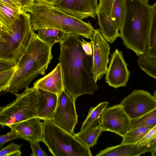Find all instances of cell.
I'll use <instances>...</instances> for the list:
<instances>
[{
  "label": "cell",
  "mask_w": 156,
  "mask_h": 156,
  "mask_svg": "<svg viewBox=\"0 0 156 156\" xmlns=\"http://www.w3.org/2000/svg\"><path fill=\"white\" fill-rule=\"evenodd\" d=\"M153 128L145 126L130 129L122 137V140L121 144L136 143Z\"/></svg>",
  "instance_id": "484cf974"
},
{
  "label": "cell",
  "mask_w": 156,
  "mask_h": 156,
  "mask_svg": "<svg viewBox=\"0 0 156 156\" xmlns=\"http://www.w3.org/2000/svg\"><path fill=\"white\" fill-rule=\"evenodd\" d=\"M21 9L30 14L34 31L43 28L54 29L90 39L93 34L94 29L89 22L83 21L41 0L35 1Z\"/></svg>",
  "instance_id": "7a4b0ae2"
},
{
  "label": "cell",
  "mask_w": 156,
  "mask_h": 156,
  "mask_svg": "<svg viewBox=\"0 0 156 156\" xmlns=\"http://www.w3.org/2000/svg\"><path fill=\"white\" fill-rule=\"evenodd\" d=\"M22 146V144L11 143L0 150V156H20L22 153L20 149Z\"/></svg>",
  "instance_id": "f1b7e54d"
},
{
  "label": "cell",
  "mask_w": 156,
  "mask_h": 156,
  "mask_svg": "<svg viewBox=\"0 0 156 156\" xmlns=\"http://www.w3.org/2000/svg\"><path fill=\"white\" fill-rule=\"evenodd\" d=\"M90 39L93 49L92 72L94 80L97 82L101 79L107 71L110 48L99 29L94 30Z\"/></svg>",
  "instance_id": "30bf717a"
},
{
  "label": "cell",
  "mask_w": 156,
  "mask_h": 156,
  "mask_svg": "<svg viewBox=\"0 0 156 156\" xmlns=\"http://www.w3.org/2000/svg\"><path fill=\"white\" fill-rule=\"evenodd\" d=\"M37 30L39 38L51 47L56 43L61 42L68 34L59 30L52 28H43Z\"/></svg>",
  "instance_id": "7402d4cb"
},
{
  "label": "cell",
  "mask_w": 156,
  "mask_h": 156,
  "mask_svg": "<svg viewBox=\"0 0 156 156\" xmlns=\"http://www.w3.org/2000/svg\"><path fill=\"white\" fill-rule=\"evenodd\" d=\"M138 63L140 67L150 76L156 78V56L144 54L139 56Z\"/></svg>",
  "instance_id": "d4e9b609"
},
{
  "label": "cell",
  "mask_w": 156,
  "mask_h": 156,
  "mask_svg": "<svg viewBox=\"0 0 156 156\" xmlns=\"http://www.w3.org/2000/svg\"><path fill=\"white\" fill-rule=\"evenodd\" d=\"M1 26L0 59L16 64L36 34L32 29L30 15L23 11L12 24Z\"/></svg>",
  "instance_id": "5b68a950"
},
{
  "label": "cell",
  "mask_w": 156,
  "mask_h": 156,
  "mask_svg": "<svg viewBox=\"0 0 156 156\" xmlns=\"http://www.w3.org/2000/svg\"><path fill=\"white\" fill-rule=\"evenodd\" d=\"M125 10L119 37L137 56L146 49L151 20L150 5L143 0H124Z\"/></svg>",
  "instance_id": "3957f363"
},
{
  "label": "cell",
  "mask_w": 156,
  "mask_h": 156,
  "mask_svg": "<svg viewBox=\"0 0 156 156\" xmlns=\"http://www.w3.org/2000/svg\"><path fill=\"white\" fill-rule=\"evenodd\" d=\"M1 27H0V32L1 31Z\"/></svg>",
  "instance_id": "ab89813d"
},
{
  "label": "cell",
  "mask_w": 156,
  "mask_h": 156,
  "mask_svg": "<svg viewBox=\"0 0 156 156\" xmlns=\"http://www.w3.org/2000/svg\"></svg>",
  "instance_id": "b9f144b4"
},
{
  "label": "cell",
  "mask_w": 156,
  "mask_h": 156,
  "mask_svg": "<svg viewBox=\"0 0 156 156\" xmlns=\"http://www.w3.org/2000/svg\"><path fill=\"white\" fill-rule=\"evenodd\" d=\"M2 108V106L1 105H0V111L1 110V109Z\"/></svg>",
  "instance_id": "f35d334b"
},
{
  "label": "cell",
  "mask_w": 156,
  "mask_h": 156,
  "mask_svg": "<svg viewBox=\"0 0 156 156\" xmlns=\"http://www.w3.org/2000/svg\"><path fill=\"white\" fill-rule=\"evenodd\" d=\"M49 4L54 5L58 0H41Z\"/></svg>",
  "instance_id": "8d00e7d4"
},
{
  "label": "cell",
  "mask_w": 156,
  "mask_h": 156,
  "mask_svg": "<svg viewBox=\"0 0 156 156\" xmlns=\"http://www.w3.org/2000/svg\"><path fill=\"white\" fill-rule=\"evenodd\" d=\"M124 0H99L95 14L103 13L111 20L120 28L125 10Z\"/></svg>",
  "instance_id": "e0dca14e"
},
{
  "label": "cell",
  "mask_w": 156,
  "mask_h": 156,
  "mask_svg": "<svg viewBox=\"0 0 156 156\" xmlns=\"http://www.w3.org/2000/svg\"><path fill=\"white\" fill-rule=\"evenodd\" d=\"M0 1L5 3L12 7L20 9L16 3L12 0H0Z\"/></svg>",
  "instance_id": "d590c367"
},
{
  "label": "cell",
  "mask_w": 156,
  "mask_h": 156,
  "mask_svg": "<svg viewBox=\"0 0 156 156\" xmlns=\"http://www.w3.org/2000/svg\"><path fill=\"white\" fill-rule=\"evenodd\" d=\"M81 41L79 36L68 34L59 44L64 88L75 101L83 95H93L98 88L92 72V55L85 54Z\"/></svg>",
  "instance_id": "6da1fadb"
},
{
  "label": "cell",
  "mask_w": 156,
  "mask_h": 156,
  "mask_svg": "<svg viewBox=\"0 0 156 156\" xmlns=\"http://www.w3.org/2000/svg\"><path fill=\"white\" fill-rule=\"evenodd\" d=\"M143 0L144 1V2H145L148 3V2L149 0Z\"/></svg>",
  "instance_id": "74e56055"
},
{
  "label": "cell",
  "mask_w": 156,
  "mask_h": 156,
  "mask_svg": "<svg viewBox=\"0 0 156 156\" xmlns=\"http://www.w3.org/2000/svg\"><path fill=\"white\" fill-rule=\"evenodd\" d=\"M37 90L40 94L37 117L44 121L51 120L56 107L58 95L41 89Z\"/></svg>",
  "instance_id": "ac0fdd59"
},
{
  "label": "cell",
  "mask_w": 156,
  "mask_h": 156,
  "mask_svg": "<svg viewBox=\"0 0 156 156\" xmlns=\"http://www.w3.org/2000/svg\"><path fill=\"white\" fill-rule=\"evenodd\" d=\"M8 127L15 130L19 138L30 142L41 141L43 131V122L38 117L28 119L9 125Z\"/></svg>",
  "instance_id": "9a60e30c"
},
{
  "label": "cell",
  "mask_w": 156,
  "mask_h": 156,
  "mask_svg": "<svg viewBox=\"0 0 156 156\" xmlns=\"http://www.w3.org/2000/svg\"><path fill=\"white\" fill-rule=\"evenodd\" d=\"M156 126V108L135 119L130 120V129L137 127Z\"/></svg>",
  "instance_id": "4316f807"
},
{
  "label": "cell",
  "mask_w": 156,
  "mask_h": 156,
  "mask_svg": "<svg viewBox=\"0 0 156 156\" xmlns=\"http://www.w3.org/2000/svg\"><path fill=\"white\" fill-rule=\"evenodd\" d=\"M1 25H0V27H1Z\"/></svg>",
  "instance_id": "60d3db41"
},
{
  "label": "cell",
  "mask_w": 156,
  "mask_h": 156,
  "mask_svg": "<svg viewBox=\"0 0 156 156\" xmlns=\"http://www.w3.org/2000/svg\"><path fill=\"white\" fill-rule=\"evenodd\" d=\"M33 87L40 89L58 95L64 89L61 68L59 63L49 74L37 80Z\"/></svg>",
  "instance_id": "2e32d148"
},
{
  "label": "cell",
  "mask_w": 156,
  "mask_h": 156,
  "mask_svg": "<svg viewBox=\"0 0 156 156\" xmlns=\"http://www.w3.org/2000/svg\"><path fill=\"white\" fill-rule=\"evenodd\" d=\"M17 68L15 66L12 68L0 73V95L6 92L9 82Z\"/></svg>",
  "instance_id": "83f0119b"
},
{
  "label": "cell",
  "mask_w": 156,
  "mask_h": 156,
  "mask_svg": "<svg viewBox=\"0 0 156 156\" xmlns=\"http://www.w3.org/2000/svg\"><path fill=\"white\" fill-rule=\"evenodd\" d=\"M156 141V126L152 128L136 143L144 145L152 143Z\"/></svg>",
  "instance_id": "f546056e"
},
{
  "label": "cell",
  "mask_w": 156,
  "mask_h": 156,
  "mask_svg": "<svg viewBox=\"0 0 156 156\" xmlns=\"http://www.w3.org/2000/svg\"><path fill=\"white\" fill-rule=\"evenodd\" d=\"M39 141L30 142V147L32 151L31 156H47L48 154L40 147Z\"/></svg>",
  "instance_id": "1f68e13d"
},
{
  "label": "cell",
  "mask_w": 156,
  "mask_h": 156,
  "mask_svg": "<svg viewBox=\"0 0 156 156\" xmlns=\"http://www.w3.org/2000/svg\"><path fill=\"white\" fill-rule=\"evenodd\" d=\"M41 141L55 156H92L90 148L51 120H44Z\"/></svg>",
  "instance_id": "8992f818"
},
{
  "label": "cell",
  "mask_w": 156,
  "mask_h": 156,
  "mask_svg": "<svg viewBox=\"0 0 156 156\" xmlns=\"http://www.w3.org/2000/svg\"><path fill=\"white\" fill-rule=\"evenodd\" d=\"M150 152L156 156V141L151 143L140 145L137 143L122 144L106 148L100 151L96 156H138Z\"/></svg>",
  "instance_id": "5bb4252c"
},
{
  "label": "cell",
  "mask_w": 156,
  "mask_h": 156,
  "mask_svg": "<svg viewBox=\"0 0 156 156\" xmlns=\"http://www.w3.org/2000/svg\"><path fill=\"white\" fill-rule=\"evenodd\" d=\"M150 6L151 9V23L145 54L156 56V2Z\"/></svg>",
  "instance_id": "cb8c5ba5"
},
{
  "label": "cell",
  "mask_w": 156,
  "mask_h": 156,
  "mask_svg": "<svg viewBox=\"0 0 156 156\" xmlns=\"http://www.w3.org/2000/svg\"><path fill=\"white\" fill-rule=\"evenodd\" d=\"M51 48L41 41L36 34L16 63L17 69L6 92L14 95L28 87L39 75H44L53 58Z\"/></svg>",
  "instance_id": "277c9868"
},
{
  "label": "cell",
  "mask_w": 156,
  "mask_h": 156,
  "mask_svg": "<svg viewBox=\"0 0 156 156\" xmlns=\"http://www.w3.org/2000/svg\"><path fill=\"white\" fill-rule=\"evenodd\" d=\"M108 104V102L105 101L100 103L95 107H91L82 124L80 131L94 127L98 125L101 115Z\"/></svg>",
  "instance_id": "44dd1931"
},
{
  "label": "cell",
  "mask_w": 156,
  "mask_h": 156,
  "mask_svg": "<svg viewBox=\"0 0 156 156\" xmlns=\"http://www.w3.org/2000/svg\"><path fill=\"white\" fill-rule=\"evenodd\" d=\"M16 131L13 129L5 134L0 135V148H2L6 142L14 139L19 138Z\"/></svg>",
  "instance_id": "4dcf8cb0"
},
{
  "label": "cell",
  "mask_w": 156,
  "mask_h": 156,
  "mask_svg": "<svg viewBox=\"0 0 156 156\" xmlns=\"http://www.w3.org/2000/svg\"><path fill=\"white\" fill-rule=\"evenodd\" d=\"M16 99L3 107L0 111V126L2 127L28 119L37 117V89L27 87L21 94H14Z\"/></svg>",
  "instance_id": "52a82bcc"
},
{
  "label": "cell",
  "mask_w": 156,
  "mask_h": 156,
  "mask_svg": "<svg viewBox=\"0 0 156 156\" xmlns=\"http://www.w3.org/2000/svg\"><path fill=\"white\" fill-rule=\"evenodd\" d=\"M130 120L119 104L104 109L99 125L103 131L113 132L122 137L130 130Z\"/></svg>",
  "instance_id": "8fae6325"
},
{
  "label": "cell",
  "mask_w": 156,
  "mask_h": 156,
  "mask_svg": "<svg viewBox=\"0 0 156 156\" xmlns=\"http://www.w3.org/2000/svg\"><path fill=\"white\" fill-rule=\"evenodd\" d=\"M54 5L81 20L89 17L96 19L98 0H58Z\"/></svg>",
  "instance_id": "4fadbf2b"
},
{
  "label": "cell",
  "mask_w": 156,
  "mask_h": 156,
  "mask_svg": "<svg viewBox=\"0 0 156 156\" xmlns=\"http://www.w3.org/2000/svg\"><path fill=\"white\" fill-rule=\"evenodd\" d=\"M16 64L12 61L0 59V73L14 68Z\"/></svg>",
  "instance_id": "d6a6232c"
},
{
  "label": "cell",
  "mask_w": 156,
  "mask_h": 156,
  "mask_svg": "<svg viewBox=\"0 0 156 156\" xmlns=\"http://www.w3.org/2000/svg\"><path fill=\"white\" fill-rule=\"evenodd\" d=\"M21 9L28 6L37 0H12Z\"/></svg>",
  "instance_id": "e575fe53"
},
{
  "label": "cell",
  "mask_w": 156,
  "mask_h": 156,
  "mask_svg": "<svg viewBox=\"0 0 156 156\" xmlns=\"http://www.w3.org/2000/svg\"><path fill=\"white\" fill-rule=\"evenodd\" d=\"M23 11L0 1V24L10 25L19 17Z\"/></svg>",
  "instance_id": "603a6c76"
},
{
  "label": "cell",
  "mask_w": 156,
  "mask_h": 156,
  "mask_svg": "<svg viewBox=\"0 0 156 156\" xmlns=\"http://www.w3.org/2000/svg\"><path fill=\"white\" fill-rule=\"evenodd\" d=\"M75 102L63 90L58 95L56 107L51 120L56 125L72 134L74 133L78 117Z\"/></svg>",
  "instance_id": "ba28073f"
},
{
  "label": "cell",
  "mask_w": 156,
  "mask_h": 156,
  "mask_svg": "<svg viewBox=\"0 0 156 156\" xmlns=\"http://www.w3.org/2000/svg\"><path fill=\"white\" fill-rule=\"evenodd\" d=\"M81 40V45L85 54L88 56L92 55L93 49L91 43L87 42L82 38Z\"/></svg>",
  "instance_id": "836d02e7"
},
{
  "label": "cell",
  "mask_w": 156,
  "mask_h": 156,
  "mask_svg": "<svg viewBox=\"0 0 156 156\" xmlns=\"http://www.w3.org/2000/svg\"><path fill=\"white\" fill-rule=\"evenodd\" d=\"M98 19L99 31L108 42L113 43L119 37V28L114 23L104 14L96 13Z\"/></svg>",
  "instance_id": "d6986e66"
},
{
  "label": "cell",
  "mask_w": 156,
  "mask_h": 156,
  "mask_svg": "<svg viewBox=\"0 0 156 156\" xmlns=\"http://www.w3.org/2000/svg\"><path fill=\"white\" fill-rule=\"evenodd\" d=\"M130 119L138 118L156 108V98L143 90H135L120 104Z\"/></svg>",
  "instance_id": "9c48e42d"
},
{
  "label": "cell",
  "mask_w": 156,
  "mask_h": 156,
  "mask_svg": "<svg viewBox=\"0 0 156 156\" xmlns=\"http://www.w3.org/2000/svg\"><path fill=\"white\" fill-rule=\"evenodd\" d=\"M105 74V82L115 88L126 86L128 81L130 72L122 52L118 49L112 55Z\"/></svg>",
  "instance_id": "7c38bea8"
},
{
  "label": "cell",
  "mask_w": 156,
  "mask_h": 156,
  "mask_svg": "<svg viewBox=\"0 0 156 156\" xmlns=\"http://www.w3.org/2000/svg\"><path fill=\"white\" fill-rule=\"evenodd\" d=\"M103 131L99 124L97 126L74 133V136L82 144L89 148L96 145Z\"/></svg>",
  "instance_id": "ffe728a7"
}]
</instances>
